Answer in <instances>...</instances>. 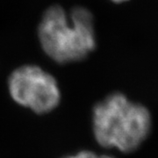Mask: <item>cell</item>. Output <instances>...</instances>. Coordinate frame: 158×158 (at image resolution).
I'll return each instance as SVG.
<instances>
[{"label":"cell","instance_id":"8992f818","mask_svg":"<svg viewBox=\"0 0 158 158\" xmlns=\"http://www.w3.org/2000/svg\"><path fill=\"white\" fill-rule=\"evenodd\" d=\"M102 158H114L113 156H102Z\"/></svg>","mask_w":158,"mask_h":158},{"label":"cell","instance_id":"7a4b0ae2","mask_svg":"<svg viewBox=\"0 0 158 158\" xmlns=\"http://www.w3.org/2000/svg\"><path fill=\"white\" fill-rule=\"evenodd\" d=\"M93 133L104 148L129 153L140 147L151 129V116L142 105L113 93L97 104L92 115Z\"/></svg>","mask_w":158,"mask_h":158},{"label":"cell","instance_id":"6da1fadb","mask_svg":"<svg viewBox=\"0 0 158 158\" xmlns=\"http://www.w3.org/2000/svg\"><path fill=\"white\" fill-rule=\"evenodd\" d=\"M39 38L46 54L58 63L81 61L96 47L93 16L82 6L69 15L61 6H51L40 24Z\"/></svg>","mask_w":158,"mask_h":158},{"label":"cell","instance_id":"5b68a950","mask_svg":"<svg viewBox=\"0 0 158 158\" xmlns=\"http://www.w3.org/2000/svg\"><path fill=\"white\" fill-rule=\"evenodd\" d=\"M115 3H120V2H124V1H127V0H112Z\"/></svg>","mask_w":158,"mask_h":158},{"label":"cell","instance_id":"277c9868","mask_svg":"<svg viewBox=\"0 0 158 158\" xmlns=\"http://www.w3.org/2000/svg\"><path fill=\"white\" fill-rule=\"evenodd\" d=\"M63 158H102V156H98L91 151L85 150V151H80L74 156H69Z\"/></svg>","mask_w":158,"mask_h":158},{"label":"cell","instance_id":"3957f363","mask_svg":"<svg viewBox=\"0 0 158 158\" xmlns=\"http://www.w3.org/2000/svg\"><path fill=\"white\" fill-rule=\"evenodd\" d=\"M10 95L17 104L43 114L59 105L61 92L56 78L34 65L15 69L8 81Z\"/></svg>","mask_w":158,"mask_h":158}]
</instances>
